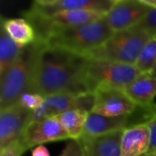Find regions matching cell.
I'll return each instance as SVG.
<instances>
[{
    "label": "cell",
    "instance_id": "cell-11",
    "mask_svg": "<svg viewBox=\"0 0 156 156\" xmlns=\"http://www.w3.org/2000/svg\"><path fill=\"white\" fill-rule=\"evenodd\" d=\"M26 150L47 143L69 140L66 131L57 117L30 122L19 138Z\"/></svg>",
    "mask_w": 156,
    "mask_h": 156
},
{
    "label": "cell",
    "instance_id": "cell-5",
    "mask_svg": "<svg viewBox=\"0 0 156 156\" xmlns=\"http://www.w3.org/2000/svg\"><path fill=\"white\" fill-rule=\"evenodd\" d=\"M85 78L90 92L100 87L125 90L140 74L134 65L87 58Z\"/></svg>",
    "mask_w": 156,
    "mask_h": 156
},
{
    "label": "cell",
    "instance_id": "cell-2",
    "mask_svg": "<svg viewBox=\"0 0 156 156\" xmlns=\"http://www.w3.org/2000/svg\"><path fill=\"white\" fill-rule=\"evenodd\" d=\"M42 44L35 41L24 48L19 58L0 78V111L17 103L25 93H34L37 63Z\"/></svg>",
    "mask_w": 156,
    "mask_h": 156
},
{
    "label": "cell",
    "instance_id": "cell-28",
    "mask_svg": "<svg viewBox=\"0 0 156 156\" xmlns=\"http://www.w3.org/2000/svg\"><path fill=\"white\" fill-rule=\"evenodd\" d=\"M150 74H152L153 76H154V77L156 78V66L154 68V69L150 72Z\"/></svg>",
    "mask_w": 156,
    "mask_h": 156
},
{
    "label": "cell",
    "instance_id": "cell-25",
    "mask_svg": "<svg viewBox=\"0 0 156 156\" xmlns=\"http://www.w3.org/2000/svg\"><path fill=\"white\" fill-rule=\"evenodd\" d=\"M27 151L21 141L18 139L17 141L10 144L6 147L0 150V156H21L23 153Z\"/></svg>",
    "mask_w": 156,
    "mask_h": 156
},
{
    "label": "cell",
    "instance_id": "cell-14",
    "mask_svg": "<svg viewBox=\"0 0 156 156\" xmlns=\"http://www.w3.org/2000/svg\"><path fill=\"white\" fill-rule=\"evenodd\" d=\"M122 132L95 137L82 135L80 141L83 146L84 156H122Z\"/></svg>",
    "mask_w": 156,
    "mask_h": 156
},
{
    "label": "cell",
    "instance_id": "cell-15",
    "mask_svg": "<svg viewBox=\"0 0 156 156\" xmlns=\"http://www.w3.org/2000/svg\"><path fill=\"white\" fill-rule=\"evenodd\" d=\"M150 142V129L146 123L126 129L122 135V156H140L147 154Z\"/></svg>",
    "mask_w": 156,
    "mask_h": 156
},
{
    "label": "cell",
    "instance_id": "cell-17",
    "mask_svg": "<svg viewBox=\"0 0 156 156\" xmlns=\"http://www.w3.org/2000/svg\"><path fill=\"white\" fill-rule=\"evenodd\" d=\"M1 27L19 47L25 48L36 41V33L31 24L22 18H2Z\"/></svg>",
    "mask_w": 156,
    "mask_h": 156
},
{
    "label": "cell",
    "instance_id": "cell-13",
    "mask_svg": "<svg viewBox=\"0 0 156 156\" xmlns=\"http://www.w3.org/2000/svg\"><path fill=\"white\" fill-rule=\"evenodd\" d=\"M32 114L33 112L18 103L0 111V150L21 137Z\"/></svg>",
    "mask_w": 156,
    "mask_h": 156
},
{
    "label": "cell",
    "instance_id": "cell-7",
    "mask_svg": "<svg viewBox=\"0 0 156 156\" xmlns=\"http://www.w3.org/2000/svg\"><path fill=\"white\" fill-rule=\"evenodd\" d=\"M94 106V94H70L58 93L45 97L43 106L33 112L31 122L40 121L50 117H56L69 110H84L91 112Z\"/></svg>",
    "mask_w": 156,
    "mask_h": 156
},
{
    "label": "cell",
    "instance_id": "cell-24",
    "mask_svg": "<svg viewBox=\"0 0 156 156\" xmlns=\"http://www.w3.org/2000/svg\"><path fill=\"white\" fill-rule=\"evenodd\" d=\"M136 27L144 29L151 36H156V9H152L146 17Z\"/></svg>",
    "mask_w": 156,
    "mask_h": 156
},
{
    "label": "cell",
    "instance_id": "cell-26",
    "mask_svg": "<svg viewBox=\"0 0 156 156\" xmlns=\"http://www.w3.org/2000/svg\"><path fill=\"white\" fill-rule=\"evenodd\" d=\"M32 156H49V153L44 145H39L34 148Z\"/></svg>",
    "mask_w": 156,
    "mask_h": 156
},
{
    "label": "cell",
    "instance_id": "cell-16",
    "mask_svg": "<svg viewBox=\"0 0 156 156\" xmlns=\"http://www.w3.org/2000/svg\"><path fill=\"white\" fill-rule=\"evenodd\" d=\"M124 90L137 106H151L156 97V78L150 73H141Z\"/></svg>",
    "mask_w": 156,
    "mask_h": 156
},
{
    "label": "cell",
    "instance_id": "cell-29",
    "mask_svg": "<svg viewBox=\"0 0 156 156\" xmlns=\"http://www.w3.org/2000/svg\"><path fill=\"white\" fill-rule=\"evenodd\" d=\"M140 156H153V155H150V154H143V155H140Z\"/></svg>",
    "mask_w": 156,
    "mask_h": 156
},
{
    "label": "cell",
    "instance_id": "cell-8",
    "mask_svg": "<svg viewBox=\"0 0 156 156\" xmlns=\"http://www.w3.org/2000/svg\"><path fill=\"white\" fill-rule=\"evenodd\" d=\"M141 123H144V118L143 110L139 106L133 112L117 117H109L90 112L86 120L83 135L95 137L123 132L132 126Z\"/></svg>",
    "mask_w": 156,
    "mask_h": 156
},
{
    "label": "cell",
    "instance_id": "cell-27",
    "mask_svg": "<svg viewBox=\"0 0 156 156\" xmlns=\"http://www.w3.org/2000/svg\"><path fill=\"white\" fill-rule=\"evenodd\" d=\"M143 4L150 7L151 9H156V0H141Z\"/></svg>",
    "mask_w": 156,
    "mask_h": 156
},
{
    "label": "cell",
    "instance_id": "cell-19",
    "mask_svg": "<svg viewBox=\"0 0 156 156\" xmlns=\"http://www.w3.org/2000/svg\"><path fill=\"white\" fill-rule=\"evenodd\" d=\"M24 48L16 44L1 27L0 32V78L15 64L23 52Z\"/></svg>",
    "mask_w": 156,
    "mask_h": 156
},
{
    "label": "cell",
    "instance_id": "cell-20",
    "mask_svg": "<svg viewBox=\"0 0 156 156\" xmlns=\"http://www.w3.org/2000/svg\"><path fill=\"white\" fill-rule=\"evenodd\" d=\"M141 73H150L156 66V36H152L144 47L135 65Z\"/></svg>",
    "mask_w": 156,
    "mask_h": 156
},
{
    "label": "cell",
    "instance_id": "cell-6",
    "mask_svg": "<svg viewBox=\"0 0 156 156\" xmlns=\"http://www.w3.org/2000/svg\"><path fill=\"white\" fill-rule=\"evenodd\" d=\"M23 16L33 27L36 41L42 43L48 35L54 32L90 23L102 18L105 14L90 10H69L51 15H39L26 10Z\"/></svg>",
    "mask_w": 156,
    "mask_h": 156
},
{
    "label": "cell",
    "instance_id": "cell-23",
    "mask_svg": "<svg viewBox=\"0 0 156 156\" xmlns=\"http://www.w3.org/2000/svg\"><path fill=\"white\" fill-rule=\"evenodd\" d=\"M59 156H84V150L80 140H69Z\"/></svg>",
    "mask_w": 156,
    "mask_h": 156
},
{
    "label": "cell",
    "instance_id": "cell-22",
    "mask_svg": "<svg viewBox=\"0 0 156 156\" xmlns=\"http://www.w3.org/2000/svg\"><path fill=\"white\" fill-rule=\"evenodd\" d=\"M146 124L149 126L150 129V137H151V142H150V148L148 151V154L153 156H156V104H154L151 117L149 121L146 122Z\"/></svg>",
    "mask_w": 156,
    "mask_h": 156
},
{
    "label": "cell",
    "instance_id": "cell-10",
    "mask_svg": "<svg viewBox=\"0 0 156 156\" xmlns=\"http://www.w3.org/2000/svg\"><path fill=\"white\" fill-rule=\"evenodd\" d=\"M151 10L141 0H115L105 18L115 33L138 26Z\"/></svg>",
    "mask_w": 156,
    "mask_h": 156
},
{
    "label": "cell",
    "instance_id": "cell-18",
    "mask_svg": "<svg viewBox=\"0 0 156 156\" xmlns=\"http://www.w3.org/2000/svg\"><path fill=\"white\" fill-rule=\"evenodd\" d=\"M90 112L84 110H69L56 116L63 129L68 133L69 140H80L84 133L85 123Z\"/></svg>",
    "mask_w": 156,
    "mask_h": 156
},
{
    "label": "cell",
    "instance_id": "cell-1",
    "mask_svg": "<svg viewBox=\"0 0 156 156\" xmlns=\"http://www.w3.org/2000/svg\"><path fill=\"white\" fill-rule=\"evenodd\" d=\"M87 59L85 56L43 45L37 63L33 92L44 97L58 93H90L85 78Z\"/></svg>",
    "mask_w": 156,
    "mask_h": 156
},
{
    "label": "cell",
    "instance_id": "cell-12",
    "mask_svg": "<svg viewBox=\"0 0 156 156\" xmlns=\"http://www.w3.org/2000/svg\"><path fill=\"white\" fill-rule=\"evenodd\" d=\"M115 0H35L27 11L39 15H51L69 10H90L107 14Z\"/></svg>",
    "mask_w": 156,
    "mask_h": 156
},
{
    "label": "cell",
    "instance_id": "cell-4",
    "mask_svg": "<svg viewBox=\"0 0 156 156\" xmlns=\"http://www.w3.org/2000/svg\"><path fill=\"white\" fill-rule=\"evenodd\" d=\"M151 37L149 33L137 27L115 32L101 47L86 57L135 65L144 47Z\"/></svg>",
    "mask_w": 156,
    "mask_h": 156
},
{
    "label": "cell",
    "instance_id": "cell-21",
    "mask_svg": "<svg viewBox=\"0 0 156 156\" xmlns=\"http://www.w3.org/2000/svg\"><path fill=\"white\" fill-rule=\"evenodd\" d=\"M45 102V97L38 93H25L18 100L17 103L25 109L31 112L39 110Z\"/></svg>",
    "mask_w": 156,
    "mask_h": 156
},
{
    "label": "cell",
    "instance_id": "cell-3",
    "mask_svg": "<svg viewBox=\"0 0 156 156\" xmlns=\"http://www.w3.org/2000/svg\"><path fill=\"white\" fill-rule=\"evenodd\" d=\"M113 33L105 16H103L85 25L54 32L48 35L41 44L86 57L101 47Z\"/></svg>",
    "mask_w": 156,
    "mask_h": 156
},
{
    "label": "cell",
    "instance_id": "cell-9",
    "mask_svg": "<svg viewBox=\"0 0 156 156\" xmlns=\"http://www.w3.org/2000/svg\"><path fill=\"white\" fill-rule=\"evenodd\" d=\"M94 106L91 111L103 116L117 117L133 112L137 105L124 90L112 87H100L94 92Z\"/></svg>",
    "mask_w": 156,
    "mask_h": 156
}]
</instances>
